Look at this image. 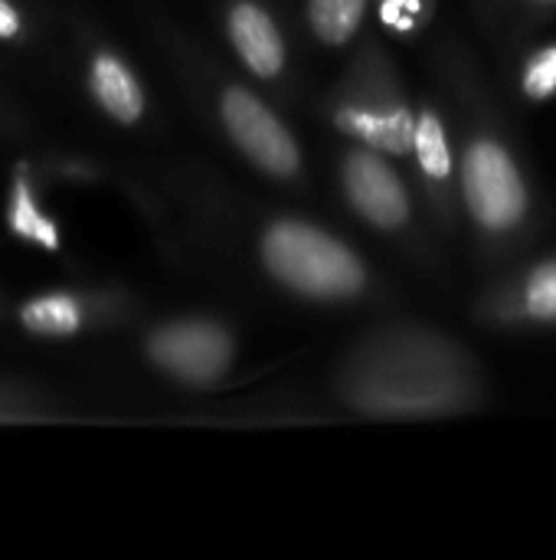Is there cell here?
Here are the masks:
<instances>
[{"label": "cell", "instance_id": "6da1fadb", "mask_svg": "<svg viewBox=\"0 0 556 560\" xmlns=\"http://www.w3.org/2000/svg\"><path fill=\"white\" fill-rule=\"evenodd\" d=\"M272 276L315 299H344L360 292L364 266L334 236L305 223H275L262 243Z\"/></svg>", "mask_w": 556, "mask_h": 560}, {"label": "cell", "instance_id": "5b68a950", "mask_svg": "<svg viewBox=\"0 0 556 560\" xmlns=\"http://www.w3.org/2000/svg\"><path fill=\"white\" fill-rule=\"evenodd\" d=\"M344 187L351 203L377 226H400L410 217V200L397 174L374 154H351L344 164Z\"/></svg>", "mask_w": 556, "mask_h": 560}, {"label": "cell", "instance_id": "9c48e42d", "mask_svg": "<svg viewBox=\"0 0 556 560\" xmlns=\"http://www.w3.org/2000/svg\"><path fill=\"white\" fill-rule=\"evenodd\" d=\"M367 0H308V20L311 30L324 39V43H347L360 20H364Z\"/></svg>", "mask_w": 556, "mask_h": 560}, {"label": "cell", "instance_id": "9a60e30c", "mask_svg": "<svg viewBox=\"0 0 556 560\" xmlns=\"http://www.w3.org/2000/svg\"><path fill=\"white\" fill-rule=\"evenodd\" d=\"M20 30V16L10 3L0 0V36H13Z\"/></svg>", "mask_w": 556, "mask_h": 560}, {"label": "cell", "instance_id": "4fadbf2b", "mask_svg": "<svg viewBox=\"0 0 556 560\" xmlns=\"http://www.w3.org/2000/svg\"><path fill=\"white\" fill-rule=\"evenodd\" d=\"M524 92L531 98H547L556 92V46L541 49L524 69Z\"/></svg>", "mask_w": 556, "mask_h": 560}, {"label": "cell", "instance_id": "30bf717a", "mask_svg": "<svg viewBox=\"0 0 556 560\" xmlns=\"http://www.w3.org/2000/svg\"><path fill=\"white\" fill-rule=\"evenodd\" d=\"M413 148H416V158L423 164V171L436 180L449 177L452 171V151H449V141H446V131L439 125L436 115H423L416 121V138H413Z\"/></svg>", "mask_w": 556, "mask_h": 560}, {"label": "cell", "instance_id": "7c38bea8", "mask_svg": "<svg viewBox=\"0 0 556 560\" xmlns=\"http://www.w3.org/2000/svg\"><path fill=\"white\" fill-rule=\"evenodd\" d=\"M10 226H13V233H20V236H29V240H36V243H43L46 249H52V246H56V230H52V223H49V220H43V217L36 213V207H33V200H29V190H26L23 184L16 187V200H13Z\"/></svg>", "mask_w": 556, "mask_h": 560}, {"label": "cell", "instance_id": "8fae6325", "mask_svg": "<svg viewBox=\"0 0 556 560\" xmlns=\"http://www.w3.org/2000/svg\"><path fill=\"white\" fill-rule=\"evenodd\" d=\"M23 325L39 335H69L79 328V308L66 295L39 299L23 308Z\"/></svg>", "mask_w": 556, "mask_h": 560}, {"label": "cell", "instance_id": "52a82bcc", "mask_svg": "<svg viewBox=\"0 0 556 560\" xmlns=\"http://www.w3.org/2000/svg\"><path fill=\"white\" fill-rule=\"evenodd\" d=\"M341 125L347 131H354L357 138L370 141L374 148H383L390 154H403L413 148L416 138V121L406 108L397 112H360V108H347L341 112Z\"/></svg>", "mask_w": 556, "mask_h": 560}, {"label": "cell", "instance_id": "3957f363", "mask_svg": "<svg viewBox=\"0 0 556 560\" xmlns=\"http://www.w3.org/2000/svg\"><path fill=\"white\" fill-rule=\"evenodd\" d=\"M223 121L233 141L239 144V151L259 167H265L269 174L288 177L298 171V148L292 135L256 95L242 89H229L223 95Z\"/></svg>", "mask_w": 556, "mask_h": 560}, {"label": "cell", "instance_id": "ba28073f", "mask_svg": "<svg viewBox=\"0 0 556 560\" xmlns=\"http://www.w3.org/2000/svg\"><path fill=\"white\" fill-rule=\"evenodd\" d=\"M92 89L98 95V102L108 108V115H115L118 121H134L144 108L141 89L134 82V75L111 56L95 59L92 66Z\"/></svg>", "mask_w": 556, "mask_h": 560}, {"label": "cell", "instance_id": "7a4b0ae2", "mask_svg": "<svg viewBox=\"0 0 556 560\" xmlns=\"http://www.w3.org/2000/svg\"><path fill=\"white\" fill-rule=\"evenodd\" d=\"M465 200L472 217L488 230H508L524 217L528 194L521 174L505 148L495 141H475L465 154Z\"/></svg>", "mask_w": 556, "mask_h": 560}, {"label": "cell", "instance_id": "277c9868", "mask_svg": "<svg viewBox=\"0 0 556 560\" xmlns=\"http://www.w3.org/2000/svg\"><path fill=\"white\" fill-rule=\"evenodd\" d=\"M151 358L164 371H170L190 384H210L226 371V364L233 358V345H229L226 331H220L216 325L190 322V325H174V328H164L161 335H154Z\"/></svg>", "mask_w": 556, "mask_h": 560}, {"label": "cell", "instance_id": "8992f818", "mask_svg": "<svg viewBox=\"0 0 556 560\" xmlns=\"http://www.w3.org/2000/svg\"><path fill=\"white\" fill-rule=\"evenodd\" d=\"M229 36H233L236 52L256 75L272 79L282 72L285 46L265 10H259L256 3H236L229 13Z\"/></svg>", "mask_w": 556, "mask_h": 560}, {"label": "cell", "instance_id": "5bb4252c", "mask_svg": "<svg viewBox=\"0 0 556 560\" xmlns=\"http://www.w3.org/2000/svg\"><path fill=\"white\" fill-rule=\"evenodd\" d=\"M528 312L534 318H556V266L534 272L528 285Z\"/></svg>", "mask_w": 556, "mask_h": 560}]
</instances>
